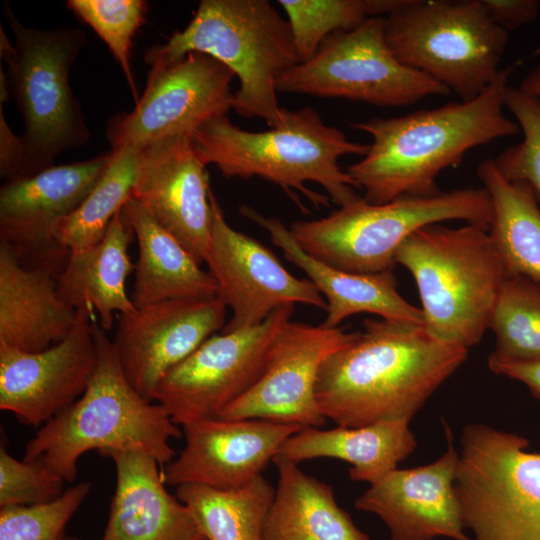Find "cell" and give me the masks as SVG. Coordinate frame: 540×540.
Here are the masks:
<instances>
[{
    "instance_id": "obj_42",
    "label": "cell",
    "mask_w": 540,
    "mask_h": 540,
    "mask_svg": "<svg viewBox=\"0 0 540 540\" xmlns=\"http://www.w3.org/2000/svg\"><path fill=\"white\" fill-rule=\"evenodd\" d=\"M9 89L6 80V74L2 66L0 67V104L6 103L9 100Z\"/></svg>"
},
{
    "instance_id": "obj_34",
    "label": "cell",
    "mask_w": 540,
    "mask_h": 540,
    "mask_svg": "<svg viewBox=\"0 0 540 540\" xmlns=\"http://www.w3.org/2000/svg\"><path fill=\"white\" fill-rule=\"evenodd\" d=\"M67 7L89 25L106 43L139 100L131 66L133 37L145 20L148 4L144 0H69Z\"/></svg>"
},
{
    "instance_id": "obj_22",
    "label": "cell",
    "mask_w": 540,
    "mask_h": 540,
    "mask_svg": "<svg viewBox=\"0 0 540 540\" xmlns=\"http://www.w3.org/2000/svg\"><path fill=\"white\" fill-rule=\"evenodd\" d=\"M116 486L100 540H206L189 508L165 487L159 463L140 451L108 454Z\"/></svg>"
},
{
    "instance_id": "obj_37",
    "label": "cell",
    "mask_w": 540,
    "mask_h": 540,
    "mask_svg": "<svg viewBox=\"0 0 540 540\" xmlns=\"http://www.w3.org/2000/svg\"><path fill=\"white\" fill-rule=\"evenodd\" d=\"M64 480L39 463L18 460L0 448V506H27L59 497Z\"/></svg>"
},
{
    "instance_id": "obj_41",
    "label": "cell",
    "mask_w": 540,
    "mask_h": 540,
    "mask_svg": "<svg viewBox=\"0 0 540 540\" xmlns=\"http://www.w3.org/2000/svg\"><path fill=\"white\" fill-rule=\"evenodd\" d=\"M518 88L524 93L540 99V64L525 75Z\"/></svg>"
},
{
    "instance_id": "obj_24",
    "label": "cell",
    "mask_w": 540,
    "mask_h": 540,
    "mask_svg": "<svg viewBox=\"0 0 540 540\" xmlns=\"http://www.w3.org/2000/svg\"><path fill=\"white\" fill-rule=\"evenodd\" d=\"M57 277L46 267H26L0 242V342L38 352L69 335L77 310L60 299Z\"/></svg>"
},
{
    "instance_id": "obj_6",
    "label": "cell",
    "mask_w": 540,
    "mask_h": 540,
    "mask_svg": "<svg viewBox=\"0 0 540 540\" xmlns=\"http://www.w3.org/2000/svg\"><path fill=\"white\" fill-rule=\"evenodd\" d=\"M395 259L413 276L432 337L467 349L482 340L507 276L487 229L428 225L402 243Z\"/></svg>"
},
{
    "instance_id": "obj_21",
    "label": "cell",
    "mask_w": 540,
    "mask_h": 540,
    "mask_svg": "<svg viewBox=\"0 0 540 540\" xmlns=\"http://www.w3.org/2000/svg\"><path fill=\"white\" fill-rule=\"evenodd\" d=\"M131 197L201 264L212 227L209 176L188 135L167 137L141 148Z\"/></svg>"
},
{
    "instance_id": "obj_36",
    "label": "cell",
    "mask_w": 540,
    "mask_h": 540,
    "mask_svg": "<svg viewBox=\"0 0 540 540\" xmlns=\"http://www.w3.org/2000/svg\"><path fill=\"white\" fill-rule=\"evenodd\" d=\"M90 490V482H81L46 503L1 507L0 540H61Z\"/></svg>"
},
{
    "instance_id": "obj_15",
    "label": "cell",
    "mask_w": 540,
    "mask_h": 540,
    "mask_svg": "<svg viewBox=\"0 0 540 540\" xmlns=\"http://www.w3.org/2000/svg\"><path fill=\"white\" fill-rule=\"evenodd\" d=\"M112 156L110 151L4 182L0 189V242L26 267H46L59 276L70 251L57 242L54 229L94 189Z\"/></svg>"
},
{
    "instance_id": "obj_7",
    "label": "cell",
    "mask_w": 540,
    "mask_h": 540,
    "mask_svg": "<svg viewBox=\"0 0 540 540\" xmlns=\"http://www.w3.org/2000/svg\"><path fill=\"white\" fill-rule=\"evenodd\" d=\"M4 15L14 34L12 45L0 29V55L6 64L10 95L24 120L23 163L18 179L54 166L62 152L86 145L91 137L69 75L87 44L77 27L43 30L28 27L5 2ZM17 180V179H16Z\"/></svg>"
},
{
    "instance_id": "obj_31",
    "label": "cell",
    "mask_w": 540,
    "mask_h": 540,
    "mask_svg": "<svg viewBox=\"0 0 540 540\" xmlns=\"http://www.w3.org/2000/svg\"><path fill=\"white\" fill-rule=\"evenodd\" d=\"M111 151V162L97 185L54 229L57 242L70 252L98 243L131 197L141 164V148L124 146Z\"/></svg>"
},
{
    "instance_id": "obj_9",
    "label": "cell",
    "mask_w": 540,
    "mask_h": 540,
    "mask_svg": "<svg viewBox=\"0 0 540 540\" xmlns=\"http://www.w3.org/2000/svg\"><path fill=\"white\" fill-rule=\"evenodd\" d=\"M384 18L395 57L461 101L478 97L501 70L508 32L490 19L481 0H406Z\"/></svg>"
},
{
    "instance_id": "obj_16",
    "label": "cell",
    "mask_w": 540,
    "mask_h": 540,
    "mask_svg": "<svg viewBox=\"0 0 540 540\" xmlns=\"http://www.w3.org/2000/svg\"><path fill=\"white\" fill-rule=\"evenodd\" d=\"M210 202L212 227L205 263L217 283V297L232 310L221 332L257 326L289 304L327 308L309 279L292 275L270 249L227 223L212 190Z\"/></svg>"
},
{
    "instance_id": "obj_23",
    "label": "cell",
    "mask_w": 540,
    "mask_h": 540,
    "mask_svg": "<svg viewBox=\"0 0 540 540\" xmlns=\"http://www.w3.org/2000/svg\"><path fill=\"white\" fill-rule=\"evenodd\" d=\"M240 213L265 229L284 257L303 270L307 279L324 295L327 301L325 327L336 328L343 320L358 313L424 324L421 309L398 292L393 270L359 274L337 269L307 254L279 219L264 216L248 205H242Z\"/></svg>"
},
{
    "instance_id": "obj_5",
    "label": "cell",
    "mask_w": 540,
    "mask_h": 540,
    "mask_svg": "<svg viewBox=\"0 0 540 540\" xmlns=\"http://www.w3.org/2000/svg\"><path fill=\"white\" fill-rule=\"evenodd\" d=\"M209 55L238 77L232 109L240 116L282 121L276 81L299 63L287 19L267 0H202L182 31L145 53L151 67L179 61L187 54Z\"/></svg>"
},
{
    "instance_id": "obj_26",
    "label": "cell",
    "mask_w": 540,
    "mask_h": 540,
    "mask_svg": "<svg viewBox=\"0 0 540 540\" xmlns=\"http://www.w3.org/2000/svg\"><path fill=\"white\" fill-rule=\"evenodd\" d=\"M138 244L131 300L136 308L172 299L217 297L214 277L137 199L123 206Z\"/></svg>"
},
{
    "instance_id": "obj_32",
    "label": "cell",
    "mask_w": 540,
    "mask_h": 540,
    "mask_svg": "<svg viewBox=\"0 0 540 540\" xmlns=\"http://www.w3.org/2000/svg\"><path fill=\"white\" fill-rule=\"evenodd\" d=\"M489 329L495 337V349L490 356L511 362L540 360V282L522 275H507Z\"/></svg>"
},
{
    "instance_id": "obj_35",
    "label": "cell",
    "mask_w": 540,
    "mask_h": 540,
    "mask_svg": "<svg viewBox=\"0 0 540 540\" xmlns=\"http://www.w3.org/2000/svg\"><path fill=\"white\" fill-rule=\"evenodd\" d=\"M504 106L516 118L523 139L493 161L507 180L526 183L540 204V99L508 86Z\"/></svg>"
},
{
    "instance_id": "obj_18",
    "label": "cell",
    "mask_w": 540,
    "mask_h": 540,
    "mask_svg": "<svg viewBox=\"0 0 540 540\" xmlns=\"http://www.w3.org/2000/svg\"><path fill=\"white\" fill-rule=\"evenodd\" d=\"M225 315L218 297L166 300L120 314L112 342L130 384L154 401L161 379L222 330Z\"/></svg>"
},
{
    "instance_id": "obj_10",
    "label": "cell",
    "mask_w": 540,
    "mask_h": 540,
    "mask_svg": "<svg viewBox=\"0 0 540 540\" xmlns=\"http://www.w3.org/2000/svg\"><path fill=\"white\" fill-rule=\"evenodd\" d=\"M454 487L473 540H540V453L483 423L460 436Z\"/></svg>"
},
{
    "instance_id": "obj_19",
    "label": "cell",
    "mask_w": 540,
    "mask_h": 540,
    "mask_svg": "<svg viewBox=\"0 0 540 540\" xmlns=\"http://www.w3.org/2000/svg\"><path fill=\"white\" fill-rule=\"evenodd\" d=\"M443 427L447 448L440 458L416 468H396L355 500V508L385 523L391 540H473L464 532L454 487L458 450L450 426L443 421Z\"/></svg>"
},
{
    "instance_id": "obj_2",
    "label": "cell",
    "mask_w": 540,
    "mask_h": 540,
    "mask_svg": "<svg viewBox=\"0 0 540 540\" xmlns=\"http://www.w3.org/2000/svg\"><path fill=\"white\" fill-rule=\"evenodd\" d=\"M521 64L502 68L490 85L471 101L450 102L403 116L351 123L372 137L367 153L347 168L371 204L402 196L429 197L446 168L462 161L471 149L516 135L517 122L503 113L508 81Z\"/></svg>"
},
{
    "instance_id": "obj_3",
    "label": "cell",
    "mask_w": 540,
    "mask_h": 540,
    "mask_svg": "<svg viewBox=\"0 0 540 540\" xmlns=\"http://www.w3.org/2000/svg\"><path fill=\"white\" fill-rule=\"evenodd\" d=\"M206 166L214 164L228 178L257 176L278 185L304 209L294 190L316 207H340L359 196L352 177L338 160L347 154L364 156L369 145L353 142L338 128L325 124L312 107L291 111L282 107V121L265 131H247L227 115L210 120L191 137Z\"/></svg>"
},
{
    "instance_id": "obj_33",
    "label": "cell",
    "mask_w": 540,
    "mask_h": 540,
    "mask_svg": "<svg viewBox=\"0 0 540 540\" xmlns=\"http://www.w3.org/2000/svg\"><path fill=\"white\" fill-rule=\"evenodd\" d=\"M289 22L299 63L309 60L331 34L372 17L388 16L405 0H279Z\"/></svg>"
},
{
    "instance_id": "obj_38",
    "label": "cell",
    "mask_w": 540,
    "mask_h": 540,
    "mask_svg": "<svg viewBox=\"0 0 540 540\" xmlns=\"http://www.w3.org/2000/svg\"><path fill=\"white\" fill-rule=\"evenodd\" d=\"M490 19L505 29L515 30L538 19L540 2L537 0H481Z\"/></svg>"
},
{
    "instance_id": "obj_1",
    "label": "cell",
    "mask_w": 540,
    "mask_h": 540,
    "mask_svg": "<svg viewBox=\"0 0 540 540\" xmlns=\"http://www.w3.org/2000/svg\"><path fill=\"white\" fill-rule=\"evenodd\" d=\"M363 325L317 376L318 407L338 426L410 422L468 356L469 349L435 339L420 323L382 318Z\"/></svg>"
},
{
    "instance_id": "obj_4",
    "label": "cell",
    "mask_w": 540,
    "mask_h": 540,
    "mask_svg": "<svg viewBox=\"0 0 540 540\" xmlns=\"http://www.w3.org/2000/svg\"><path fill=\"white\" fill-rule=\"evenodd\" d=\"M95 316L91 328L98 364L92 380L80 398L39 428L26 444L23 458L68 483L76 480L78 461L88 451L104 457L140 451L161 466L176 456L170 440L182 435L161 404L145 399L130 384L113 342Z\"/></svg>"
},
{
    "instance_id": "obj_17",
    "label": "cell",
    "mask_w": 540,
    "mask_h": 540,
    "mask_svg": "<svg viewBox=\"0 0 540 540\" xmlns=\"http://www.w3.org/2000/svg\"><path fill=\"white\" fill-rule=\"evenodd\" d=\"M95 313L77 309L75 324L61 342L25 352L0 342V409L19 422L41 427L86 391L98 364L91 322Z\"/></svg>"
},
{
    "instance_id": "obj_43",
    "label": "cell",
    "mask_w": 540,
    "mask_h": 540,
    "mask_svg": "<svg viewBox=\"0 0 540 540\" xmlns=\"http://www.w3.org/2000/svg\"><path fill=\"white\" fill-rule=\"evenodd\" d=\"M61 540H81V539L64 536Z\"/></svg>"
},
{
    "instance_id": "obj_12",
    "label": "cell",
    "mask_w": 540,
    "mask_h": 540,
    "mask_svg": "<svg viewBox=\"0 0 540 540\" xmlns=\"http://www.w3.org/2000/svg\"><path fill=\"white\" fill-rule=\"evenodd\" d=\"M293 311L294 305H285L257 326L213 334L161 379L153 400L179 426L216 418L257 380L273 338Z\"/></svg>"
},
{
    "instance_id": "obj_28",
    "label": "cell",
    "mask_w": 540,
    "mask_h": 540,
    "mask_svg": "<svg viewBox=\"0 0 540 540\" xmlns=\"http://www.w3.org/2000/svg\"><path fill=\"white\" fill-rule=\"evenodd\" d=\"M278 484L263 540H371L339 507L333 489L297 463L275 457Z\"/></svg>"
},
{
    "instance_id": "obj_29",
    "label": "cell",
    "mask_w": 540,
    "mask_h": 540,
    "mask_svg": "<svg viewBox=\"0 0 540 540\" xmlns=\"http://www.w3.org/2000/svg\"><path fill=\"white\" fill-rule=\"evenodd\" d=\"M477 176L491 199L488 232L507 275L540 282V204L533 191L503 177L493 159L478 165Z\"/></svg>"
},
{
    "instance_id": "obj_25",
    "label": "cell",
    "mask_w": 540,
    "mask_h": 540,
    "mask_svg": "<svg viewBox=\"0 0 540 540\" xmlns=\"http://www.w3.org/2000/svg\"><path fill=\"white\" fill-rule=\"evenodd\" d=\"M134 236L122 207L112 219L104 237L95 245L70 252L57 277L60 299L74 309L87 308L105 330L113 327L114 313L135 311L126 291V280L134 271L128 247Z\"/></svg>"
},
{
    "instance_id": "obj_13",
    "label": "cell",
    "mask_w": 540,
    "mask_h": 540,
    "mask_svg": "<svg viewBox=\"0 0 540 540\" xmlns=\"http://www.w3.org/2000/svg\"><path fill=\"white\" fill-rule=\"evenodd\" d=\"M235 74L215 58L198 52L151 67L135 108L112 117L106 135L112 149L142 148L161 139L192 137L204 124L232 109Z\"/></svg>"
},
{
    "instance_id": "obj_11",
    "label": "cell",
    "mask_w": 540,
    "mask_h": 540,
    "mask_svg": "<svg viewBox=\"0 0 540 540\" xmlns=\"http://www.w3.org/2000/svg\"><path fill=\"white\" fill-rule=\"evenodd\" d=\"M276 89L378 107H401L427 96L450 94L446 86L395 57L384 17L329 35L309 60L279 75Z\"/></svg>"
},
{
    "instance_id": "obj_39",
    "label": "cell",
    "mask_w": 540,
    "mask_h": 540,
    "mask_svg": "<svg viewBox=\"0 0 540 540\" xmlns=\"http://www.w3.org/2000/svg\"><path fill=\"white\" fill-rule=\"evenodd\" d=\"M24 146L21 137L10 129L0 104V176L4 182L18 179L23 163Z\"/></svg>"
},
{
    "instance_id": "obj_40",
    "label": "cell",
    "mask_w": 540,
    "mask_h": 540,
    "mask_svg": "<svg viewBox=\"0 0 540 540\" xmlns=\"http://www.w3.org/2000/svg\"><path fill=\"white\" fill-rule=\"evenodd\" d=\"M488 367L497 375L506 376L523 383L528 387L532 395L540 401V360L511 362L489 356Z\"/></svg>"
},
{
    "instance_id": "obj_8",
    "label": "cell",
    "mask_w": 540,
    "mask_h": 540,
    "mask_svg": "<svg viewBox=\"0 0 540 540\" xmlns=\"http://www.w3.org/2000/svg\"><path fill=\"white\" fill-rule=\"evenodd\" d=\"M450 220L489 229L491 199L484 187H465L434 196H402L384 204L363 197L328 216L295 221L290 231L310 256L359 274L393 270L402 243L417 230Z\"/></svg>"
},
{
    "instance_id": "obj_30",
    "label": "cell",
    "mask_w": 540,
    "mask_h": 540,
    "mask_svg": "<svg viewBox=\"0 0 540 540\" xmlns=\"http://www.w3.org/2000/svg\"><path fill=\"white\" fill-rule=\"evenodd\" d=\"M275 488L261 474L234 489L182 484L176 496L191 511L206 540H263Z\"/></svg>"
},
{
    "instance_id": "obj_20",
    "label": "cell",
    "mask_w": 540,
    "mask_h": 540,
    "mask_svg": "<svg viewBox=\"0 0 540 540\" xmlns=\"http://www.w3.org/2000/svg\"><path fill=\"white\" fill-rule=\"evenodd\" d=\"M185 445L162 471L172 486L241 487L262 474L302 426L263 419L204 418L182 426Z\"/></svg>"
},
{
    "instance_id": "obj_27",
    "label": "cell",
    "mask_w": 540,
    "mask_h": 540,
    "mask_svg": "<svg viewBox=\"0 0 540 540\" xmlns=\"http://www.w3.org/2000/svg\"><path fill=\"white\" fill-rule=\"evenodd\" d=\"M416 446L409 422L402 420L359 427L337 425L328 430L304 427L282 444L275 457L297 464L315 458L340 459L352 465V480L370 485L395 470Z\"/></svg>"
},
{
    "instance_id": "obj_14",
    "label": "cell",
    "mask_w": 540,
    "mask_h": 540,
    "mask_svg": "<svg viewBox=\"0 0 540 540\" xmlns=\"http://www.w3.org/2000/svg\"><path fill=\"white\" fill-rule=\"evenodd\" d=\"M356 334L339 327L288 321L273 338L257 380L216 418L322 427L327 418L316 401L318 372L323 362Z\"/></svg>"
}]
</instances>
